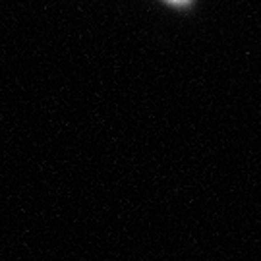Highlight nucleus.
I'll list each match as a JSON object with an SVG mask.
<instances>
[{"label": "nucleus", "instance_id": "f257e3e1", "mask_svg": "<svg viewBox=\"0 0 261 261\" xmlns=\"http://www.w3.org/2000/svg\"><path fill=\"white\" fill-rule=\"evenodd\" d=\"M168 2H172V4H186L190 0H168Z\"/></svg>", "mask_w": 261, "mask_h": 261}]
</instances>
